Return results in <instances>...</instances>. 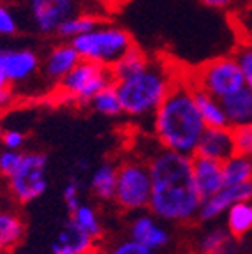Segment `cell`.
Here are the masks:
<instances>
[{
	"instance_id": "cb8c5ba5",
	"label": "cell",
	"mask_w": 252,
	"mask_h": 254,
	"mask_svg": "<svg viewBox=\"0 0 252 254\" xmlns=\"http://www.w3.org/2000/svg\"><path fill=\"white\" fill-rule=\"evenodd\" d=\"M222 177H224V186L252 182V159L233 154L222 163Z\"/></svg>"
},
{
	"instance_id": "5bb4252c",
	"label": "cell",
	"mask_w": 252,
	"mask_h": 254,
	"mask_svg": "<svg viewBox=\"0 0 252 254\" xmlns=\"http://www.w3.org/2000/svg\"><path fill=\"white\" fill-rule=\"evenodd\" d=\"M129 238L154 251L164 249L170 244V231L155 215H138L129 226Z\"/></svg>"
},
{
	"instance_id": "836d02e7",
	"label": "cell",
	"mask_w": 252,
	"mask_h": 254,
	"mask_svg": "<svg viewBox=\"0 0 252 254\" xmlns=\"http://www.w3.org/2000/svg\"><path fill=\"white\" fill-rule=\"evenodd\" d=\"M110 254H157V251L141 246V244L134 242V240L129 238V240L120 242L119 246H115Z\"/></svg>"
},
{
	"instance_id": "4316f807",
	"label": "cell",
	"mask_w": 252,
	"mask_h": 254,
	"mask_svg": "<svg viewBox=\"0 0 252 254\" xmlns=\"http://www.w3.org/2000/svg\"><path fill=\"white\" fill-rule=\"evenodd\" d=\"M229 231L224 228H213V230L206 231L197 242V251L201 254L210 253V251H222L226 247V244L229 242Z\"/></svg>"
},
{
	"instance_id": "30bf717a",
	"label": "cell",
	"mask_w": 252,
	"mask_h": 254,
	"mask_svg": "<svg viewBox=\"0 0 252 254\" xmlns=\"http://www.w3.org/2000/svg\"><path fill=\"white\" fill-rule=\"evenodd\" d=\"M41 60L43 53L32 46L2 48V67L14 95L16 90L28 88L41 79Z\"/></svg>"
},
{
	"instance_id": "1f68e13d",
	"label": "cell",
	"mask_w": 252,
	"mask_h": 254,
	"mask_svg": "<svg viewBox=\"0 0 252 254\" xmlns=\"http://www.w3.org/2000/svg\"><path fill=\"white\" fill-rule=\"evenodd\" d=\"M63 201L69 212H74L81 205V184L76 179H71L63 186Z\"/></svg>"
},
{
	"instance_id": "7a4b0ae2",
	"label": "cell",
	"mask_w": 252,
	"mask_h": 254,
	"mask_svg": "<svg viewBox=\"0 0 252 254\" xmlns=\"http://www.w3.org/2000/svg\"><path fill=\"white\" fill-rule=\"evenodd\" d=\"M152 136L161 147L180 154L194 155L206 126L194 99V85L182 74L175 87L159 104L150 119Z\"/></svg>"
},
{
	"instance_id": "2e32d148",
	"label": "cell",
	"mask_w": 252,
	"mask_h": 254,
	"mask_svg": "<svg viewBox=\"0 0 252 254\" xmlns=\"http://www.w3.org/2000/svg\"><path fill=\"white\" fill-rule=\"evenodd\" d=\"M94 249V238L72 219L65 222L52 244V254H87Z\"/></svg>"
},
{
	"instance_id": "3957f363",
	"label": "cell",
	"mask_w": 252,
	"mask_h": 254,
	"mask_svg": "<svg viewBox=\"0 0 252 254\" xmlns=\"http://www.w3.org/2000/svg\"><path fill=\"white\" fill-rule=\"evenodd\" d=\"M184 72L171 60L150 57L141 67L115 78V88L122 103V115L132 120H148L170 94Z\"/></svg>"
},
{
	"instance_id": "52a82bcc",
	"label": "cell",
	"mask_w": 252,
	"mask_h": 254,
	"mask_svg": "<svg viewBox=\"0 0 252 254\" xmlns=\"http://www.w3.org/2000/svg\"><path fill=\"white\" fill-rule=\"evenodd\" d=\"M152 194V177L146 161L129 159L117 168L115 203L124 212H139L148 208Z\"/></svg>"
},
{
	"instance_id": "d590c367",
	"label": "cell",
	"mask_w": 252,
	"mask_h": 254,
	"mask_svg": "<svg viewBox=\"0 0 252 254\" xmlns=\"http://www.w3.org/2000/svg\"><path fill=\"white\" fill-rule=\"evenodd\" d=\"M203 7L221 12H233L244 0H197Z\"/></svg>"
},
{
	"instance_id": "6da1fadb",
	"label": "cell",
	"mask_w": 252,
	"mask_h": 254,
	"mask_svg": "<svg viewBox=\"0 0 252 254\" xmlns=\"http://www.w3.org/2000/svg\"><path fill=\"white\" fill-rule=\"evenodd\" d=\"M152 177L148 208L166 222H189L197 219L201 196L192 177V155L168 150L157 141L146 155Z\"/></svg>"
},
{
	"instance_id": "277c9868",
	"label": "cell",
	"mask_w": 252,
	"mask_h": 254,
	"mask_svg": "<svg viewBox=\"0 0 252 254\" xmlns=\"http://www.w3.org/2000/svg\"><path fill=\"white\" fill-rule=\"evenodd\" d=\"M71 44L81 60H90L95 64H103L106 67H113L136 43L127 28L103 20L92 30L74 37Z\"/></svg>"
},
{
	"instance_id": "f1b7e54d",
	"label": "cell",
	"mask_w": 252,
	"mask_h": 254,
	"mask_svg": "<svg viewBox=\"0 0 252 254\" xmlns=\"http://www.w3.org/2000/svg\"><path fill=\"white\" fill-rule=\"evenodd\" d=\"M233 18L237 21V28L240 30L242 39H252V0H244L233 11Z\"/></svg>"
},
{
	"instance_id": "7402d4cb",
	"label": "cell",
	"mask_w": 252,
	"mask_h": 254,
	"mask_svg": "<svg viewBox=\"0 0 252 254\" xmlns=\"http://www.w3.org/2000/svg\"><path fill=\"white\" fill-rule=\"evenodd\" d=\"M228 219H226V230L235 238H242L252 230V203L238 201L228 208Z\"/></svg>"
},
{
	"instance_id": "484cf974",
	"label": "cell",
	"mask_w": 252,
	"mask_h": 254,
	"mask_svg": "<svg viewBox=\"0 0 252 254\" xmlns=\"http://www.w3.org/2000/svg\"><path fill=\"white\" fill-rule=\"evenodd\" d=\"M21 30V18L7 0H0V39L16 37Z\"/></svg>"
},
{
	"instance_id": "4dcf8cb0",
	"label": "cell",
	"mask_w": 252,
	"mask_h": 254,
	"mask_svg": "<svg viewBox=\"0 0 252 254\" xmlns=\"http://www.w3.org/2000/svg\"><path fill=\"white\" fill-rule=\"evenodd\" d=\"M27 143V134L21 129L16 127H7L0 132V145L4 148H11V150H21Z\"/></svg>"
},
{
	"instance_id": "603a6c76",
	"label": "cell",
	"mask_w": 252,
	"mask_h": 254,
	"mask_svg": "<svg viewBox=\"0 0 252 254\" xmlns=\"http://www.w3.org/2000/svg\"><path fill=\"white\" fill-rule=\"evenodd\" d=\"M88 108L97 115L108 117V119H117V117L122 115V103H120L115 83L108 85L101 92H97L88 103Z\"/></svg>"
},
{
	"instance_id": "d6a6232c",
	"label": "cell",
	"mask_w": 252,
	"mask_h": 254,
	"mask_svg": "<svg viewBox=\"0 0 252 254\" xmlns=\"http://www.w3.org/2000/svg\"><path fill=\"white\" fill-rule=\"evenodd\" d=\"M21 154H23L21 150H11V148L2 147V150H0V175L9 177L20 164Z\"/></svg>"
},
{
	"instance_id": "9c48e42d",
	"label": "cell",
	"mask_w": 252,
	"mask_h": 254,
	"mask_svg": "<svg viewBox=\"0 0 252 254\" xmlns=\"http://www.w3.org/2000/svg\"><path fill=\"white\" fill-rule=\"evenodd\" d=\"M23 4L32 30L44 39H55L60 25L81 11L79 0H23Z\"/></svg>"
},
{
	"instance_id": "e0dca14e",
	"label": "cell",
	"mask_w": 252,
	"mask_h": 254,
	"mask_svg": "<svg viewBox=\"0 0 252 254\" xmlns=\"http://www.w3.org/2000/svg\"><path fill=\"white\" fill-rule=\"evenodd\" d=\"M222 108H224L226 120L231 129L240 126L252 124V88L244 85L237 92L226 95L221 99Z\"/></svg>"
},
{
	"instance_id": "d4e9b609",
	"label": "cell",
	"mask_w": 252,
	"mask_h": 254,
	"mask_svg": "<svg viewBox=\"0 0 252 254\" xmlns=\"http://www.w3.org/2000/svg\"><path fill=\"white\" fill-rule=\"evenodd\" d=\"M71 219L81 228L87 235H90L94 240L101 238L103 235V224L99 221V215L95 208L88 203H81L74 212H71Z\"/></svg>"
},
{
	"instance_id": "e575fe53",
	"label": "cell",
	"mask_w": 252,
	"mask_h": 254,
	"mask_svg": "<svg viewBox=\"0 0 252 254\" xmlns=\"http://www.w3.org/2000/svg\"><path fill=\"white\" fill-rule=\"evenodd\" d=\"M16 95L12 92L11 85L7 83V79H5L4 74V67H2V48H0V110H4L5 106L12 103Z\"/></svg>"
},
{
	"instance_id": "d6986e66",
	"label": "cell",
	"mask_w": 252,
	"mask_h": 254,
	"mask_svg": "<svg viewBox=\"0 0 252 254\" xmlns=\"http://www.w3.org/2000/svg\"><path fill=\"white\" fill-rule=\"evenodd\" d=\"M25 235V222L20 215L7 208H0V253L12 249Z\"/></svg>"
},
{
	"instance_id": "4fadbf2b",
	"label": "cell",
	"mask_w": 252,
	"mask_h": 254,
	"mask_svg": "<svg viewBox=\"0 0 252 254\" xmlns=\"http://www.w3.org/2000/svg\"><path fill=\"white\" fill-rule=\"evenodd\" d=\"M235 154V139L231 127H206L201 134L194 155L208 157L219 163H224Z\"/></svg>"
},
{
	"instance_id": "83f0119b",
	"label": "cell",
	"mask_w": 252,
	"mask_h": 254,
	"mask_svg": "<svg viewBox=\"0 0 252 254\" xmlns=\"http://www.w3.org/2000/svg\"><path fill=\"white\" fill-rule=\"evenodd\" d=\"M233 55L238 62L245 85L252 88V39H242Z\"/></svg>"
},
{
	"instance_id": "f546056e",
	"label": "cell",
	"mask_w": 252,
	"mask_h": 254,
	"mask_svg": "<svg viewBox=\"0 0 252 254\" xmlns=\"http://www.w3.org/2000/svg\"><path fill=\"white\" fill-rule=\"evenodd\" d=\"M233 139H235V154L252 159V124L235 127Z\"/></svg>"
},
{
	"instance_id": "8992f818",
	"label": "cell",
	"mask_w": 252,
	"mask_h": 254,
	"mask_svg": "<svg viewBox=\"0 0 252 254\" xmlns=\"http://www.w3.org/2000/svg\"><path fill=\"white\" fill-rule=\"evenodd\" d=\"M187 78L196 88L208 92L217 99H224L226 95L237 92L245 85L244 76L233 53L206 60L194 71L187 72Z\"/></svg>"
},
{
	"instance_id": "74e56055",
	"label": "cell",
	"mask_w": 252,
	"mask_h": 254,
	"mask_svg": "<svg viewBox=\"0 0 252 254\" xmlns=\"http://www.w3.org/2000/svg\"><path fill=\"white\" fill-rule=\"evenodd\" d=\"M87 254H103V253H99V251H94V249H92V251H88Z\"/></svg>"
},
{
	"instance_id": "7c38bea8",
	"label": "cell",
	"mask_w": 252,
	"mask_h": 254,
	"mask_svg": "<svg viewBox=\"0 0 252 254\" xmlns=\"http://www.w3.org/2000/svg\"><path fill=\"white\" fill-rule=\"evenodd\" d=\"M252 199V182L237 184V186H224L215 194L203 199L197 212V219L203 222H208L222 215L229 206L238 201H249Z\"/></svg>"
},
{
	"instance_id": "8fae6325",
	"label": "cell",
	"mask_w": 252,
	"mask_h": 254,
	"mask_svg": "<svg viewBox=\"0 0 252 254\" xmlns=\"http://www.w3.org/2000/svg\"><path fill=\"white\" fill-rule=\"evenodd\" d=\"M79 55L71 41L55 39L52 46L46 48L41 60V81L50 90H55L57 85L72 71L79 62Z\"/></svg>"
},
{
	"instance_id": "5b68a950",
	"label": "cell",
	"mask_w": 252,
	"mask_h": 254,
	"mask_svg": "<svg viewBox=\"0 0 252 254\" xmlns=\"http://www.w3.org/2000/svg\"><path fill=\"white\" fill-rule=\"evenodd\" d=\"M113 81L111 67L90 60H79L72 71L57 85L55 92L62 101L88 106L92 97Z\"/></svg>"
},
{
	"instance_id": "44dd1931",
	"label": "cell",
	"mask_w": 252,
	"mask_h": 254,
	"mask_svg": "<svg viewBox=\"0 0 252 254\" xmlns=\"http://www.w3.org/2000/svg\"><path fill=\"white\" fill-rule=\"evenodd\" d=\"M117 164L103 163L92 173L90 190L97 199L110 201L115 198V187H117Z\"/></svg>"
},
{
	"instance_id": "ac0fdd59",
	"label": "cell",
	"mask_w": 252,
	"mask_h": 254,
	"mask_svg": "<svg viewBox=\"0 0 252 254\" xmlns=\"http://www.w3.org/2000/svg\"><path fill=\"white\" fill-rule=\"evenodd\" d=\"M194 99H196V106H197V110H199V115L206 127L228 126V120H226V113H224V108H222L221 99H217L212 94H208V92L201 90V88H196V87H194Z\"/></svg>"
},
{
	"instance_id": "ffe728a7",
	"label": "cell",
	"mask_w": 252,
	"mask_h": 254,
	"mask_svg": "<svg viewBox=\"0 0 252 254\" xmlns=\"http://www.w3.org/2000/svg\"><path fill=\"white\" fill-rule=\"evenodd\" d=\"M103 21V18L95 12L90 11H78L72 16H69L65 21L59 27L57 30V37L55 39H63V41H72L74 37L81 36L85 32L92 30L95 25H99Z\"/></svg>"
},
{
	"instance_id": "ba28073f",
	"label": "cell",
	"mask_w": 252,
	"mask_h": 254,
	"mask_svg": "<svg viewBox=\"0 0 252 254\" xmlns=\"http://www.w3.org/2000/svg\"><path fill=\"white\" fill-rule=\"evenodd\" d=\"M12 198L20 203H32L48 189V157L37 150L23 152L20 164L7 177Z\"/></svg>"
},
{
	"instance_id": "8d00e7d4",
	"label": "cell",
	"mask_w": 252,
	"mask_h": 254,
	"mask_svg": "<svg viewBox=\"0 0 252 254\" xmlns=\"http://www.w3.org/2000/svg\"><path fill=\"white\" fill-rule=\"evenodd\" d=\"M205 254H224V249L222 251H210V253H205Z\"/></svg>"
},
{
	"instance_id": "9a60e30c",
	"label": "cell",
	"mask_w": 252,
	"mask_h": 254,
	"mask_svg": "<svg viewBox=\"0 0 252 254\" xmlns=\"http://www.w3.org/2000/svg\"><path fill=\"white\" fill-rule=\"evenodd\" d=\"M192 177L197 192L201 196V201L210 198L217 190L224 187L222 163L213 161V159L192 155Z\"/></svg>"
}]
</instances>
